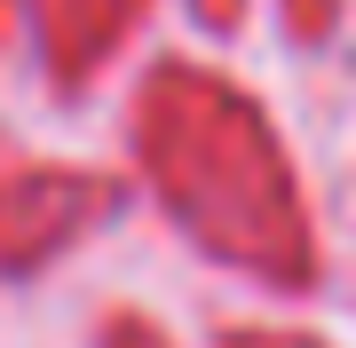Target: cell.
Here are the masks:
<instances>
[{
  "mask_svg": "<svg viewBox=\"0 0 356 348\" xmlns=\"http://www.w3.org/2000/svg\"><path fill=\"white\" fill-rule=\"evenodd\" d=\"M151 167L175 198V214L214 245V254L245 261V270L301 285L309 277V238L301 206L285 190V167L254 127V111L238 95H222L214 79L159 72L151 88Z\"/></svg>",
  "mask_w": 356,
  "mask_h": 348,
  "instance_id": "6da1fadb",
  "label": "cell"
},
{
  "mask_svg": "<svg viewBox=\"0 0 356 348\" xmlns=\"http://www.w3.org/2000/svg\"><path fill=\"white\" fill-rule=\"evenodd\" d=\"M103 348H166V333L151 317H111L103 324Z\"/></svg>",
  "mask_w": 356,
  "mask_h": 348,
  "instance_id": "277c9868",
  "label": "cell"
},
{
  "mask_svg": "<svg viewBox=\"0 0 356 348\" xmlns=\"http://www.w3.org/2000/svg\"><path fill=\"white\" fill-rule=\"evenodd\" d=\"M229 348H317V340H301V333H229Z\"/></svg>",
  "mask_w": 356,
  "mask_h": 348,
  "instance_id": "5b68a950",
  "label": "cell"
},
{
  "mask_svg": "<svg viewBox=\"0 0 356 348\" xmlns=\"http://www.w3.org/2000/svg\"><path fill=\"white\" fill-rule=\"evenodd\" d=\"M293 24H301V32H317V0H293Z\"/></svg>",
  "mask_w": 356,
  "mask_h": 348,
  "instance_id": "52a82bcc",
  "label": "cell"
},
{
  "mask_svg": "<svg viewBox=\"0 0 356 348\" xmlns=\"http://www.w3.org/2000/svg\"><path fill=\"white\" fill-rule=\"evenodd\" d=\"M206 24H238V0H206Z\"/></svg>",
  "mask_w": 356,
  "mask_h": 348,
  "instance_id": "8992f818",
  "label": "cell"
},
{
  "mask_svg": "<svg viewBox=\"0 0 356 348\" xmlns=\"http://www.w3.org/2000/svg\"><path fill=\"white\" fill-rule=\"evenodd\" d=\"M111 214V182L95 174H56V167H8L0 174V270L48 261L72 230Z\"/></svg>",
  "mask_w": 356,
  "mask_h": 348,
  "instance_id": "7a4b0ae2",
  "label": "cell"
},
{
  "mask_svg": "<svg viewBox=\"0 0 356 348\" xmlns=\"http://www.w3.org/2000/svg\"><path fill=\"white\" fill-rule=\"evenodd\" d=\"M127 8H143V0H48V16H56V72L64 79L95 72V56L111 48V32L127 24Z\"/></svg>",
  "mask_w": 356,
  "mask_h": 348,
  "instance_id": "3957f363",
  "label": "cell"
}]
</instances>
